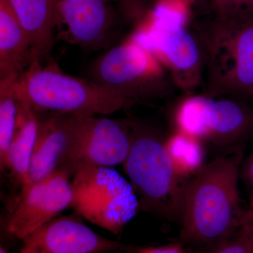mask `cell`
Here are the masks:
<instances>
[{"mask_svg": "<svg viewBox=\"0 0 253 253\" xmlns=\"http://www.w3.org/2000/svg\"><path fill=\"white\" fill-rule=\"evenodd\" d=\"M246 225L249 229L250 236H251V241H252L253 246V217L249 215L247 212V218L246 221Z\"/></svg>", "mask_w": 253, "mask_h": 253, "instance_id": "cell-25", "label": "cell"}, {"mask_svg": "<svg viewBox=\"0 0 253 253\" xmlns=\"http://www.w3.org/2000/svg\"><path fill=\"white\" fill-rule=\"evenodd\" d=\"M82 218L74 212L51 219L23 238L20 253H117L140 248L99 235Z\"/></svg>", "mask_w": 253, "mask_h": 253, "instance_id": "cell-11", "label": "cell"}, {"mask_svg": "<svg viewBox=\"0 0 253 253\" xmlns=\"http://www.w3.org/2000/svg\"><path fill=\"white\" fill-rule=\"evenodd\" d=\"M201 253H253V243L246 221L234 236Z\"/></svg>", "mask_w": 253, "mask_h": 253, "instance_id": "cell-19", "label": "cell"}, {"mask_svg": "<svg viewBox=\"0 0 253 253\" xmlns=\"http://www.w3.org/2000/svg\"><path fill=\"white\" fill-rule=\"evenodd\" d=\"M212 16L194 29L204 52L203 94L253 100V13Z\"/></svg>", "mask_w": 253, "mask_h": 253, "instance_id": "cell-2", "label": "cell"}, {"mask_svg": "<svg viewBox=\"0 0 253 253\" xmlns=\"http://www.w3.org/2000/svg\"><path fill=\"white\" fill-rule=\"evenodd\" d=\"M56 8L57 27L64 26L69 42L91 51L117 42L124 16L112 0H57Z\"/></svg>", "mask_w": 253, "mask_h": 253, "instance_id": "cell-10", "label": "cell"}, {"mask_svg": "<svg viewBox=\"0 0 253 253\" xmlns=\"http://www.w3.org/2000/svg\"><path fill=\"white\" fill-rule=\"evenodd\" d=\"M123 167L141 211L179 221L188 180L176 174L166 139L151 126L133 121L131 149Z\"/></svg>", "mask_w": 253, "mask_h": 253, "instance_id": "cell-4", "label": "cell"}, {"mask_svg": "<svg viewBox=\"0 0 253 253\" xmlns=\"http://www.w3.org/2000/svg\"><path fill=\"white\" fill-rule=\"evenodd\" d=\"M77 116L48 113L45 117H40L30 164V184L42 180L58 169L71 142Z\"/></svg>", "mask_w": 253, "mask_h": 253, "instance_id": "cell-13", "label": "cell"}, {"mask_svg": "<svg viewBox=\"0 0 253 253\" xmlns=\"http://www.w3.org/2000/svg\"><path fill=\"white\" fill-rule=\"evenodd\" d=\"M11 7L27 33L33 55L47 59L54 44L58 26L57 0H9Z\"/></svg>", "mask_w": 253, "mask_h": 253, "instance_id": "cell-15", "label": "cell"}, {"mask_svg": "<svg viewBox=\"0 0 253 253\" xmlns=\"http://www.w3.org/2000/svg\"><path fill=\"white\" fill-rule=\"evenodd\" d=\"M117 253H187L184 246L180 244H173L159 247H140L132 252Z\"/></svg>", "mask_w": 253, "mask_h": 253, "instance_id": "cell-23", "label": "cell"}, {"mask_svg": "<svg viewBox=\"0 0 253 253\" xmlns=\"http://www.w3.org/2000/svg\"><path fill=\"white\" fill-rule=\"evenodd\" d=\"M189 6L201 10L208 9L209 0H185Z\"/></svg>", "mask_w": 253, "mask_h": 253, "instance_id": "cell-24", "label": "cell"}, {"mask_svg": "<svg viewBox=\"0 0 253 253\" xmlns=\"http://www.w3.org/2000/svg\"><path fill=\"white\" fill-rule=\"evenodd\" d=\"M241 176L247 186L249 193V204L247 206L248 214L253 217V153L241 168Z\"/></svg>", "mask_w": 253, "mask_h": 253, "instance_id": "cell-22", "label": "cell"}, {"mask_svg": "<svg viewBox=\"0 0 253 253\" xmlns=\"http://www.w3.org/2000/svg\"><path fill=\"white\" fill-rule=\"evenodd\" d=\"M133 121L78 115L66 154L57 169L71 176L87 168L123 164L132 141Z\"/></svg>", "mask_w": 253, "mask_h": 253, "instance_id": "cell-9", "label": "cell"}, {"mask_svg": "<svg viewBox=\"0 0 253 253\" xmlns=\"http://www.w3.org/2000/svg\"><path fill=\"white\" fill-rule=\"evenodd\" d=\"M173 121L176 130L223 155L244 151L253 137V108L242 100L186 95L176 105Z\"/></svg>", "mask_w": 253, "mask_h": 253, "instance_id": "cell-5", "label": "cell"}, {"mask_svg": "<svg viewBox=\"0 0 253 253\" xmlns=\"http://www.w3.org/2000/svg\"><path fill=\"white\" fill-rule=\"evenodd\" d=\"M19 76L0 80V165L6 167V157L17 123L19 97L16 80Z\"/></svg>", "mask_w": 253, "mask_h": 253, "instance_id": "cell-18", "label": "cell"}, {"mask_svg": "<svg viewBox=\"0 0 253 253\" xmlns=\"http://www.w3.org/2000/svg\"><path fill=\"white\" fill-rule=\"evenodd\" d=\"M90 75L91 81L134 106L167 97L176 89L157 58L132 38L106 50L93 63Z\"/></svg>", "mask_w": 253, "mask_h": 253, "instance_id": "cell-7", "label": "cell"}, {"mask_svg": "<svg viewBox=\"0 0 253 253\" xmlns=\"http://www.w3.org/2000/svg\"><path fill=\"white\" fill-rule=\"evenodd\" d=\"M208 10L214 16L253 14V0H209Z\"/></svg>", "mask_w": 253, "mask_h": 253, "instance_id": "cell-20", "label": "cell"}, {"mask_svg": "<svg viewBox=\"0 0 253 253\" xmlns=\"http://www.w3.org/2000/svg\"><path fill=\"white\" fill-rule=\"evenodd\" d=\"M20 97L39 113L96 116L127 111L134 104L116 91L65 74L55 65L35 59L16 80Z\"/></svg>", "mask_w": 253, "mask_h": 253, "instance_id": "cell-3", "label": "cell"}, {"mask_svg": "<svg viewBox=\"0 0 253 253\" xmlns=\"http://www.w3.org/2000/svg\"><path fill=\"white\" fill-rule=\"evenodd\" d=\"M71 184L75 212L113 235H119L140 210L130 182L111 168H84Z\"/></svg>", "mask_w": 253, "mask_h": 253, "instance_id": "cell-8", "label": "cell"}, {"mask_svg": "<svg viewBox=\"0 0 253 253\" xmlns=\"http://www.w3.org/2000/svg\"><path fill=\"white\" fill-rule=\"evenodd\" d=\"M244 155L218 156L186 181L179 219L182 245L206 251L244 225L248 211L239 189Z\"/></svg>", "mask_w": 253, "mask_h": 253, "instance_id": "cell-1", "label": "cell"}, {"mask_svg": "<svg viewBox=\"0 0 253 253\" xmlns=\"http://www.w3.org/2000/svg\"><path fill=\"white\" fill-rule=\"evenodd\" d=\"M141 1H143V2L145 4L144 0H141ZM151 1H154V3H156V4H157V3L159 2V1H161V0H151Z\"/></svg>", "mask_w": 253, "mask_h": 253, "instance_id": "cell-27", "label": "cell"}, {"mask_svg": "<svg viewBox=\"0 0 253 253\" xmlns=\"http://www.w3.org/2000/svg\"><path fill=\"white\" fill-rule=\"evenodd\" d=\"M18 97L17 123L8 151L6 168L11 170L23 190L30 184V164L38 137L40 116L39 113L29 103L20 97L19 95Z\"/></svg>", "mask_w": 253, "mask_h": 253, "instance_id": "cell-16", "label": "cell"}, {"mask_svg": "<svg viewBox=\"0 0 253 253\" xmlns=\"http://www.w3.org/2000/svg\"><path fill=\"white\" fill-rule=\"evenodd\" d=\"M126 21L138 23L146 14V4L141 0H116Z\"/></svg>", "mask_w": 253, "mask_h": 253, "instance_id": "cell-21", "label": "cell"}, {"mask_svg": "<svg viewBox=\"0 0 253 253\" xmlns=\"http://www.w3.org/2000/svg\"><path fill=\"white\" fill-rule=\"evenodd\" d=\"M147 29L132 38L154 54L176 89L194 94L204 84L205 57L199 37L186 26L184 18L158 3Z\"/></svg>", "mask_w": 253, "mask_h": 253, "instance_id": "cell-6", "label": "cell"}, {"mask_svg": "<svg viewBox=\"0 0 253 253\" xmlns=\"http://www.w3.org/2000/svg\"><path fill=\"white\" fill-rule=\"evenodd\" d=\"M166 147L176 174L189 180L206 164V145L197 138L175 130L166 139Z\"/></svg>", "mask_w": 253, "mask_h": 253, "instance_id": "cell-17", "label": "cell"}, {"mask_svg": "<svg viewBox=\"0 0 253 253\" xmlns=\"http://www.w3.org/2000/svg\"><path fill=\"white\" fill-rule=\"evenodd\" d=\"M0 253H10L8 252V251H6V250L5 249L4 247H2V246H1V248H0Z\"/></svg>", "mask_w": 253, "mask_h": 253, "instance_id": "cell-26", "label": "cell"}, {"mask_svg": "<svg viewBox=\"0 0 253 253\" xmlns=\"http://www.w3.org/2000/svg\"><path fill=\"white\" fill-rule=\"evenodd\" d=\"M70 179L67 172L56 169L23 189L19 204L8 219V233L23 239L71 207L73 188Z\"/></svg>", "mask_w": 253, "mask_h": 253, "instance_id": "cell-12", "label": "cell"}, {"mask_svg": "<svg viewBox=\"0 0 253 253\" xmlns=\"http://www.w3.org/2000/svg\"><path fill=\"white\" fill-rule=\"evenodd\" d=\"M35 59L29 37L9 0H0V80L21 76Z\"/></svg>", "mask_w": 253, "mask_h": 253, "instance_id": "cell-14", "label": "cell"}]
</instances>
